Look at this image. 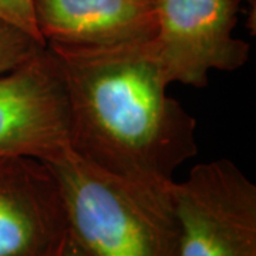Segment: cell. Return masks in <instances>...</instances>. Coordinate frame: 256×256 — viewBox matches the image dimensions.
<instances>
[{
  "instance_id": "cell-1",
  "label": "cell",
  "mask_w": 256,
  "mask_h": 256,
  "mask_svg": "<svg viewBox=\"0 0 256 256\" xmlns=\"http://www.w3.org/2000/svg\"><path fill=\"white\" fill-rule=\"evenodd\" d=\"M152 38L46 47L67 88L70 148L108 172L165 188L198 154L196 120L168 96Z\"/></svg>"
},
{
  "instance_id": "cell-2",
  "label": "cell",
  "mask_w": 256,
  "mask_h": 256,
  "mask_svg": "<svg viewBox=\"0 0 256 256\" xmlns=\"http://www.w3.org/2000/svg\"><path fill=\"white\" fill-rule=\"evenodd\" d=\"M68 229L90 256H178L171 185L152 186L108 172L68 148L50 162Z\"/></svg>"
},
{
  "instance_id": "cell-3",
  "label": "cell",
  "mask_w": 256,
  "mask_h": 256,
  "mask_svg": "<svg viewBox=\"0 0 256 256\" xmlns=\"http://www.w3.org/2000/svg\"><path fill=\"white\" fill-rule=\"evenodd\" d=\"M178 256H256V185L230 160L171 184Z\"/></svg>"
},
{
  "instance_id": "cell-4",
  "label": "cell",
  "mask_w": 256,
  "mask_h": 256,
  "mask_svg": "<svg viewBox=\"0 0 256 256\" xmlns=\"http://www.w3.org/2000/svg\"><path fill=\"white\" fill-rule=\"evenodd\" d=\"M240 4L235 0H156V60L168 86L205 87L212 70L235 72L250 46L234 37Z\"/></svg>"
},
{
  "instance_id": "cell-5",
  "label": "cell",
  "mask_w": 256,
  "mask_h": 256,
  "mask_svg": "<svg viewBox=\"0 0 256 256\" xmlns=\"http://www.w3.org/2000/svg\"><path fill=\"white\" fill-rule=\"evenodd\" d=\"M70 148V107L63 74L44 47L0 74V156L53 162Z\"/></svg>"
},
{
  "instance_id": "cell-6",
  "label": "cell",
  "mask_w": 256,
  "mask_h": 256,
  "mask_svg": "<svg viewBox=\"0 0 256 256\" xmlns=\"http://www.w3.org/2000/svg\"><path fill=\"white\" fill-rule=\"evenodd\" d=\"M68 230L62 188L50 164L0 156V256H56Z\"/></svg>"
},
{
  "instance_id": "cell-7",
  "label": "cell",
  "mask_w": 256,
  "mask_h": 256,
  "mask_svg": "<svg viewBox=\"0 0 256 256\" xmlns=\"http://www.w3.org/2000/svg\"><path fill=\"white\" fill-rule=\"evenodd\" d=\"M33 10L46 44L112 46L156 34V0H33Z\"/></svg>"
},
{
  "instance_id": "cell-8",
  "label": "cell",
  "mask_w": 256,
  "mask_h": 256,
  "mask_svg": "<svg viewBox=\"0 0 256 256\" xmlns=\"http://www.w3.org/2000/svg\"><path fill=\"white\" fill-rule=\"evenodd\" d=\"M44 47V43L24 30L0 18V74L16 68Z\"/></svg>"
},
{
  "instance_id": "cell-9",
  "label": "cell",
  "mask_w": 256,
  "mask_h": 256,
  "mask_svg": "<svg viewBox=\"0 0 256 256\" xmlns=\"http://www.w3.org/2000/svg\"><path fill=\"white\" fill-rule=\"evenodd\" d=\"M0 18L46 44L37 30L33 0H0Z\"/></svg>"
},
{
  "instance_id": "cell-10",
  "label": "cell",
  "mask_w": 256,
  "mask_h": 256,
  "mask_svg": "<svg viewBox=\"0 0 256 256\" xmlns=\"http://www.w3.org/2000/svg\"><path fill=\"white\" fill-rule=\"evenodd\" d=\"M56 256H90L86 250L84 248L74 239V236L70 234L68 230V235L67 238L64 240V244L60 248V250L57 252Z\"/></svg>"
},
{
  "instance_id": "cell-11",
  "label": "cell",
  "mask_w": 256,
  "mask_h": 256,
  "mask_svg": "<svg viewBox=\"0 0 256 256\" xmlns=\"http://www.w3.org/2000/svg\"><path fill=\"white\" fill-rule=\"evenodd\" d=\"M240 3H246L248 6L250 8V14H249V20H248V28L252 32V34H255L256 28V0H235Z\"/></svg>"
}]
</instances>
